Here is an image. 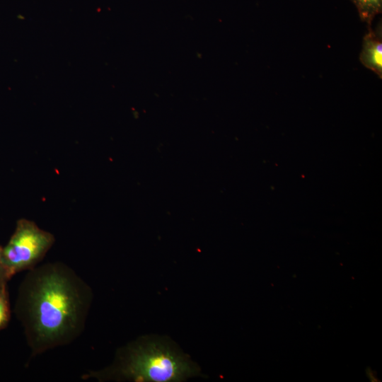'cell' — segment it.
I'll return each mask as SVG.
<instances>
[{"label": "cell", "mask_w": 382, "mask_h": 382, "mask_svg": "<svg viewBox=\"0 0 382 382\" xmlns=\"http://www.w3.org/2000/svg\"><path fill=\"white\" fill-rule=\"evenodd\" d=\"M90 286L61 262L28 270L15 312L32 356L69 345L83 332L93 302Z\"/></svg>", "instance_id": "cell-1"}, {"label": "cell", "mask_w": 382, "mask_h": 382, "mask_svg": "<svg viewBox=\"0 0 382 382\" xmlns=\"http://www.w3.org/2000/svg\"><path fill=\"white\" fill-rule=\"evenodd\" d=\"M199 375L198 366L173 342L143 336L118 349L110 366L82 378L100 382H181Z\"/></svg>", "instance_id": "cell-2"}, {"label": "cell", "mask_w": 382, "mask_h": 382, "mask_svg": "<svg viewBox=\"0 0 382 382\" xmlns=\"http://www.w3.org/2000/svg\"><path fill=\"white\" fill-rule=\"evenodd\" d=\"M54 236L26 219L17 221L15 231L0 255V281L37 265L54 243Z\"/></svg>", "instance_id": "cell-3"}, {"label": "cell", "mask_w": 382, "mask_h": 382, "mask_svg": "<svg viewBox=\"0 0 382 382\" xmlns=\"http://www.w3.org/2000/svg\"><path fill=\"white\" fill-rule=\"evenodd\" d=\"M364 37L360 61L364 66L382 76V41L381 26L373 31L370 28Z\"/></svg>", "instance_id": "cell-4"}, {"label": "cell", "mask_w": 382, "mask_h": 382, "mask_svg": "<svg viewBox=\"0 0 382 382\" xmlns=\"http://www.w3.org/2000/svg\"><path fill=\"white\" fill-rule=\"evenodd\" d=\"M357 8L359 16L369 28L376 15L381 13L382 0H350Z\"/></svg>", "instance_id": "cell-5"}, {"label": "cell", "mask_w": 382, "mask_h": 382, "mask_svg": "<svg viewBox=\"0 0 382 382\" xmlns=\"http://www.w3.org/2000/svg\"><path fill=\"white\" fill-rule=\"evenodd\" d=\"M11 309L7 284L0 285V330L4 329L10 321Z\"/></svg>", "instance_id": "cell-6"}, {"label": "cell", "mask_w": 382, "mask_h": 382, "mask_svg": "<svg viewBox=\"0 0 382 382\" xmlns=\"http://www.w3.org/2000/svg\"><path fill=\"white\" fill-rule=\"evenodd\" d=\"M2 284H7V283L0 281V285Z\"/></svg>", "instance_id": "cell-7"}, {"label": "cell", "mask_w": 382, "mask_h": 382, "mask_svg": "<svg viewBox=\"0 0 382 382\" xmlns=\"http://www.w3.org/2000/svg\"><path fill=\"white\" fill-rule=\"evenodd\" d=\"M1 248H2V247L0 245V255H1Z\"/></svg>", "instance_id": "cell-8"}]
</instances>
